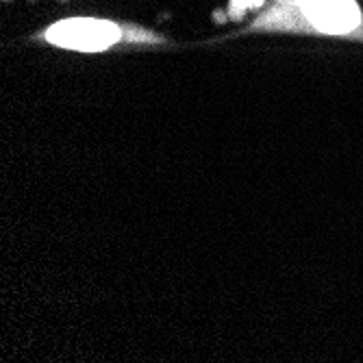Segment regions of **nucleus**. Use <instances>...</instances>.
I'll return each instance as SVG.
<instances>
[{"instance_id":"1","label":"nucleus","mask_w":363,"mask_h":363,"mask_svg":"<svg viewBox=\"0 0 363 363\" xmlns=\"http://www.w3.org/2000/svg\"><path fill=\"white\" fill-rule=\"evenodd\" d=\"M252 30L328 33L363 40V11L354 0H283L263 13Z\"/></svg>"},{"instance_id":"2","label":"nucleus","mask_w":363,"mask_h":363,"mask_svg":"<svg viewBox=\"0 0 363 363\" xmlns=\"http://www.w3.org/2000/svg\"><path fill=\"white\" fill-rule=\"evenodd\" d=\"M44 38L52 46L72 48V50H85L96 52L113 46L116 42H163L155 33H146L140 26L122 28L120 24L107 22V20H94V18H72L52 24Z\"/></svg>"}]
</instances>
